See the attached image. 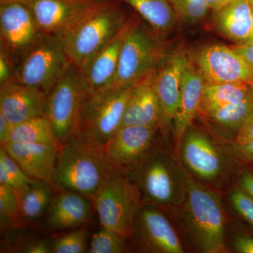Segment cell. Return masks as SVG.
I'll return each instance as SVG.
<instances>
[{
  "label": "cell",
  "mask_w": 253,
  "mask_h": 253,
  "mask_svg": "<svg viewBox=\"0 0 253 253\" xmlns=\"http://www.w3.org/2000/svg\"><path fill=\"white\" fill-rule=\"evenodd\" d=\"M134 85L109 87L86 96L82 109L80 134L104 147L122 124Z\"/></svg>",
  "instance_id": "9"
},
{
  "label": "cell",
  "mask_w": 253,
  "mask_h": 253,
  "mask_svg": "<svg viewBox=\"0 0 253 253\" xmlns=\"http://www.w3.org/2000/svg\"><path fill=\"white\" fill-rule=\"evenodd\" d=\"M180 208L181 224L196 249L205 253L228 252L225 216L216 193L189 176L187 196Z\"/></svg>",
  "instance_id": "3"
},
{
  "label": "cell",
  "mask_w": 253,
  "mask_h": 253,
  "mask_svg": "<svg viewBox=\"0 0 253 253\" xmlns=\"http://www.w3.org/2000/svg\"><path fill=\"white\" fill-rule=\"evenodd\" d=\"M85 83L81 71L70 62L62 77L47 94L46 116L59 145L80 134Z\"/></svg>",
  "instance_id": "7"
},
{
  "label": "cell",
  "mask_w": 253,
  "mask_h": 253,
  "mask_svg": "<svg viewBox=\"0 0 253 253\" xmlns=\"http://www.w3.org/2000/svg\"><path fill=\"white\" fill-rule=\"evenodd\" d=\"M44 35L26 4L17 0H0V49L16 66Z\"/></svg>",
  "instance_id": "10"
},
{
  "label": "cell",
  "mask_w": 253,
  "mask_h": 253,
  "mask_svg": "<svg viewBox=\"0 0 253 253\" xmlns=\"http://www.w3.org/2000/svg\"><path fill=\"white\" fill-rule=\"evenodd\" d=\"M89 240V231L86 229H76L53 240L51 253H88Z\"/></svg>",
  "instance_id": "32"
},
{
  "label": "cell",
  "mask_w": 253,
  "mask_h": 253,
  "mask_svg": "<svg viewBox=\"0 0 253 253\" xmlns=\"http://www.w3.org/2000/svg\"><path fill=\"white\" fill-rule=\"evenodd\" d=\"M60 191L54 196L46 213V229L51 231L73 229L90 220L92 208L88 197L68 190Z\"/></svg>",
  "instance_id": "21"
},
{
  "label": "cell",
  "mask_w": 253,
  "mask_h": 253,
  "mask_svg": "<svg viewBox=\"0 0 253 253\" xmlns=\"http://www.w3.org/2000/svg\"><path fill=\"white\" fill-rule=\"evenodd\" d=\"M9 142L59 145L49 120L46 116L13 126Z\"/></svg>",
  "instance_id": "27"
},
{
  "label": "cell",
  "mask_w": 253,
  "mask_h": 253,
  "mask_svg": "<svg viewBox=\"0 0 253 253\" xmlns=\"http://www.w3.org/2000/svg\"><path fill=\"white\" fill-rule=\"evenodd\" d=\"M53 240L33 239L23 245L21 253H51Z\"/></svg>",
  "instance_id": "36"
},
{
  "label": "cell",
  "mask_w": 253,
  "mask_h": 253,
  "mask_svg": "<svg viewBox=\"0 0 253 253\" xmlns=\"http://www.w3.org/2000/svg\"><path fill=\"white\" fill-rule=\"evenodd\" d=\"M109 166L104 147L78 134L59 145L53 184L93 198Z\"/></svg>",
  "instance_id": "4"
},
{
  "label": "cell",
  "mask_w": 253,
  "mask_h": 253,
  "mask_svg": "<svg viewBox=\"0 0 253 253\" xmlns=\"http://www.w3.org/2000/svg\"><path fill=\"white\" fill-rule=\"evenodd\" d=\"M236 149L241 158L246 162L253 165V141L241 145H236Z\"/></svg>",
  "instance_id": "42"
},
{
  "label": "cell",
  "mask_w": 253,
  "mask_h": 253,
  "mask_svg": "<svg viewBox=\"0 0 253 253\" xmlns=\"http://www.w3.org/2000/svg\"><path fill=\"white\" fill-rule=\"evenodd\" d=\"M1 146L32 179L53 184L59 145L8 142Z\"/></svg>",
  "instance_id": "20"
},
{
  "label": "cell",
  "mask_w": 253,
  "mask_h": 253,
  "mask_svg": "<svg viewBox=\"0 0 253 253\" xmlns=\"http://www.w3.org/2000/svg\"><path fill=\"white\" fill-rule=\"evenodd\" d=\"M190 61L185 49L177 47L168 51L156 70L154 86L162 109L164 126L173 121L177 111L183 75Z\"/></svg>",
  "instance_id": "15"
},
{
  "label": "cell",
  "mask_w": 253,
  "mask_h": 253,
  "mask_svg": "<svg viewBox=\"0 0 253 253\" xmlns=\"http://www.w3.org/2000/svg\"><path fill=\"white\" fill-rule=\"evenodd\" d=\"M126 172L137 188L143 205L163 210L180 208L184 204L189 174L166 150L154 146Z\"/></svg>",
  "instance_id": "1"
},
{
  "label": "cell",
  "mask_w": 253,
  "mask_h": 253,
  "mask_svg": "<svg viewBox=\"0 0 253 253\" xmlns=\"http://www.w3.org/2000/svg\"><path fill=\"white\" fill-rule=\"evenodd\" d=\"M195 66L206 83H244L253 82V70L232 47L222 44L206 46L196 52Z\"/></svg>",
  "instance_id": "12"
},
{
  "label": "cell",
  "mask_w": 253,
  "mask_h": 253,
  "mask_svg": "<svg viewBox=\"0 0 253 253\" xmlns=\"http://www.w3.org/2000/svg\"><path fill=\"white\" fill-rule=\"evenodd\" d=\"M162 38L139 19L126 39L110 87L133 85L156 71L168 54Z\"/></svg>",
  "instance_id": "6"
},
{
  "label": "cell",
  "mask_w": 253,
  "mask_h": 253,
  "mask_svg": "<svg viewBox=\"0 0 253 253\" xmlns=\"http://www.w3.org/2000/svg\"><path fill=\"white\" fill-rule=\"evenodd\" d=\"M179 145L181 162L198 179L212 181L223 174L225 167L224 157L204 133L189 127Z\"/></svg>",
  "instance_id": "14"
},
{
  "label": "cell",
  "mask_w": 253,
  "mask_h": 253,
  "mask_svg": "<svg viewBox=\"0 0 253 253\" xmlns=\"http://www.w3.org/2000/svg\"><path fill=\"white\" fill-rule=\"evenodd\" d=\"M16 64L14 60L0 49V84L12 81L14 78Z\"/></svg>",
  "instance_id": "35"
},
{
  "label": "cell",
  "mask_w": 253,
  "mask_h": 253,
  "mask_svg": "<svg viewBox=\"0 0 253 253\" xmlns=\"http://www.w3.org/2000/svg\"><path fill=\"white\" fill-rule=\"evenodd\" d=\"M236 251L241 253H253V239L247 236L236 238L234 243Z\"/></svg>",
  "instance_id": "39"
},
{
  "label": "cell",
  "mask_w": 253,
  "mask_h": 253,
  "mask_svg": "<svg viewBox=\"0 0 253 253\" xmlns=\"http://www.w3.org/2000/svg\"><path fill=\"white\" fill-rule=\"evenodd\" d=\"M235 0H206L210 11L213 13L217 12Z\"/></svg>",
  "instance_id": "43"
},
{
  "label": "cell",
  "mask_w": 253,
  "mask_h": 253,
  "mask_svg": "<svg viewBox=\"0 0 253 253\" xmlns=\"http://www.w3.org/2000/svg\"><path fill=\"white\" fill-rule=\"evenodd\" d=\"M36 179H32L10 156L2 146L0 148V184L11 187L15 191L29 185Z\"/></svg>",
  "instance_id": "29"
},
{
  "label": "cell",
  "mask_w": 253,
  "mask_h": 253,
  "mask_svg": "<svg viewBox=\"0 0 253 253\" xmlns=\"http://www.w3.org/2000/svg\"><path fill=\"white\" fill-rule=\"evenodd\" d=\"M235 141L236 145L246 144L253 141V113L236 131Z\"/></svg>",
  "instance_id": "37"
},
{
  "label": "cell",
  "mask_w": 253,
  "mask_h": 253,
  "mask_svg": "<svg viewBox=\"0 0 253 253\" xmlns=\"http://www.w3.org/2000/svg\"><path fill=\"white\" fill-rule=\"evenodd\" d=\"M125 5L120 0L95 3L63 35L68 59L82 73L126 25L130 14Z\"/></svg>",
  "instance_id": "2"
},
{
  "label": "cell",
  "mask_w": 253,
  "mask_h": 253,
  "mask_svg": "<svg viewBox=\"0 0 253 253\" xmlns=\"http://www.w3.org/2000/svg\"><path fill=\"white\" fill-rule=\"evenodd\" d=\"M126 236L102 227L89 240V253H123L126 252Z\"/></svg>",
  "instance_id": "30"
},
{
  "label": "cell",
  "mask_w": 253,
  "mask_h": 253,
  "mask_svg": "<svg viewBox=\"0 0 253 253\" xmlns=\"http://www.w3.org/2000/svg\"><path fill=\"white\" fill-rule=\"evenodd\" d=\"M233 207L245 220L253 226V199L241 188L234 189L230 195Z\"/></svg>",
  "instance_id": "34"
},
{
  "label": "cell",
  "mask_w": 253,
  "mask_h": 253,
  "mask_svg": "<svg viewBox=\"0 0 253 253\" xmlns=\"http://www.w3.org/2000/svg\"><path fill=\"white\" fill-rule=\"evenodd\" d=\"M250 3L253 2V0H249Z\"/></svg>",
  "instance_id": "47"
},
{
  "label": "cell",
  "mask_w": 253,
  "mask_h": 253,
  "mask_svg": "<svg viewBox=\"0 0 253 253\" xmlns=\"http://www.w3.org/2000/svg\"><path fill=\"white\" fill-rule=\"evenodd\" d=\"M239 184L240 188L253 199V174L249 172L243 173L240 176Z\"/></svg>",
  "instance_id": "41"
},
{
  "label": "cell",
  "mask_w": 253,
  "mask_h": 253,
  "mask_svg": "<svg viewBox=\"0 0 253 253\" xmlns=\"http://www.w3.org/2000/svg\"><path fill=\"white\" fill-rule=\"evenodd\" d=\"M250 97L249 84L244 83H206L200 111L204 113Z\"/></svg>",
  "instance_id": "26"
},
{
  "label": "cell",
  "mask_w": 253,
  "mask_h": 253,
  "mask_svg": "<svg viewBox=\"0 0 253 253\" xmlns=\"http://www.w3.org/2000/svg\"><path fill=\"white\" fill-rule=\"evenodd\" d=\"M139 18L131 14L122 29L100 50L87 68L82 73L87 96L108 89L112 84L117 71L123 44Z\"/></svg>",
  "instance_id": "16"
},
{
  "label": "cell",
  "mask_w": 253,
  "mask_h": 253,
  "mask_svg": "<svg viewBox=\"0 0 253 253\" xmlns=\"http://www.w3.org/2000/svg\"><path fill=\"white\" fill-rule=\"evenodd\" d=\"M47 95L17 82L0 84V113L11 126L46 116Z\"/></svg>",
  "instance_id": "17"
},
{
  "label": "cell",
  "mask_w": 253,
  "mask_h": 253,
  "mask_svg": "<svg viewBox=\"0 0 253 253\" xmlns=\"http://www.w3.org/2000/svg\"><path fill=\"white\" fill-rule=\"evenodd\" d=\"M250 96L253 102V82L251 84H249Z\"/></svg>",
  "instance_id": "44"
},
{
  "label": "cell",
  "mask_w": 253,
  "mask_h": 253,
  "mask_svg": "<svg viewBox=\"0 0 253 253\" xmlns=\"http://www.w3.org/2000/svg\"><path fill=\"white\" fill-rule=\"evenodd\" d=\"M159 129L154 126H120L104 147L108 163L121 170L130 169L154 147Z\"/></svg>",
  "instance_id": "13"
},
{
  "label": "cell",
  "mask_w": 253,
  "mask_h": 253,
  "mask_svg": "<svg viewBox=\"0 0 253 253\" xmlns=\"http://www.w3.org/2000/svg\"><path fill=\"white\" fill-rule=\"evenodd\" d=\"M251 7H252V12H253V2L251 3Z\"/></svg>",
  "instance_id": "46"
},
{
  "label": "cell",
  "mask_w": 253,
  "mask_h": 253,
  "mask_svg": "<svg viewBox=\"0 0 253 253\" xmlns=\"http://www.w3.org/2000/svg\"><path fill=\"white\" fill-rule=\"evenodd\" d=\"M93 198L101 226L126 239L132 238L136 214L143 204L126 171L110 166Z\"/></svg>",
  "instance_id": "5"
},
{
  "label": "cell",
  "mask_w": 253,
  "mask_h": 253,
  "mask_svg": "<svg viewBox=\"0 0 253 253\" xmlns=\"http://www.w3.org/2000/svg\"><path fill=\"white\" fill-rule=\"evenodd\" d=\"M83 1L90 3V4H95V3L99 2V1H104V0H83Z\"/></svg>",
  "instance_id": "45"
},
{
  "label": "cell",
  "mask_w": 253,
  "mask_h": 253,
  "mask_svg": "<svg viewBox=\"0 0 253 253\" xmlns=\"http://www.w3.org/2000/svg\"><path fill=\"white\" fill-rule=\"evenodd\" d=\"M177 20L196 23L204 19L210 11L206 0H169Z\"/></svg>",
  "instance_id": "33"
},
{
  "label": "cell",
  "mask_w": 253,
  "mask_h": 253,
  "mask_svg": "<svg viewBox=\"0 0 253 253\" xmlns=\"http://www.w3.org/2000/svg\"><path fill=\"white\" fill-rule=\"evenodd\" d=\"M134 9L160 37L171 31L177 21L169 0H120Z\"/></svg>",
  "instance_id": "25"
},
{
  "label": "cell",
  "mask_w": 253,
  "mask_h": 253,
  "mask_svg": "<svg viewBox=\"0 0 253 253\" xmlns=\"http://www.w3.org/2000/svg\"><path fill=\"white\" fill-rule=\"evenodd\" d=\"M28 6L46 35H63L91 5L83 0H17Z\"/></svg>",
  "instance_id": "18"
},
{
  "label": "cell",
  "mask_w": 253,
  "mask_h": 253,
  "mask_svg": "<svg viewBox=\"0 0 253 253\" xmlns=\"http://www.w3.org/2000/svg\"><path fill=\"white\" fill-rule=\"evenodd\" d=\"M214 14L218 31L228 40L236 44L253 41V12L249 0H235Z\"/></svg>",
  "instance_id": "23"
},
{
  "label": "cell",
  "mask_w": 253,
  "mask_h": 253,
  "mask_svg": "<svg viewBox=\"0 0 253 253\" xmlns=\"http://www.w3.org/2000/svg\"><path fill=\"white\" fill-rule=\"evenodd\" d=\"M54 187L52 183L36 179L29 185L15 191L24 222L38 220L47 213L54 199Z\"/></svg>",
  "instance_id": "24"
},
{
  "label": "cell",
  "mask_w": 253,
  "mask_h": 253,
  "mask_svg": "<svg viewBox=\"0 0 253 253\" xmlns=\"http://www.w3.org/2000/svg\"><path fill=\"white\" fill-rule=\"evenodd\" d=\"M205 84L204 77L191 60L183 75L180 101L173 120L174 134L179 144L200 112Z\"/></svg>",
  "instance_id": "22"
},
{
  "label": "cell",
  "mask_w": 253,
  "mask_h": 253,
  "mask_svg": "<svg viewBox=\"0 0 253 253\" xmlns=\"http://www.w3.org/2000/svg\"><path fill=\"white\" fill-rule=\"evenodd\" d=\"M253 113V102L250 96L242 102L228 105L204 115L214 124L237 131Z\"/></svg>",
  "instance_id": "28"
},
{
  "label": "cell",
  "mask_w": 253,
  "mask_h": 253,
  "mask_svg": "<svg viewBox=\"0 0 253 253\" xmlns=\"http://www.w3.org/2000/svg\"><path fill=\"white\" fill-rule=\"evenodd\" d=\"M1 229L6 230L23 221L19 202L14 189L0 184Z\"/></svg>",
  "instance_id": "31"
},
{
  "label": "cell",
  "mask_w": 253,
  "mask_h": 253,
  "mask_svg": "<svg viewBox=\"0 0 253 253\" xmlns=\"http://www.w3.org/2000/svg\"><path fill=\"white\" fill-rule=\"evenodd\" d=\"M232 48L253 70V40L243 44H236Z\"/></svg>",
  "instance_id": "38"
},
{
  "label": "cell",
  "mask_w": 253,
  "mask_h": 253,
  "mask_svg": "<svg viewBox=\"0 0 253 253\" xmlns=\"http://www.w3.org/2000/svg\"><path fill=\"white\" fill-rule=\"evenodd\" d=\"M69 63L63 35L44 34L18 63L12 81L47 95Z\"/></svg>",
  "instance_id": "8"
},
{
  "label": "cell",
  "mask_w": 253,
  "mask_h": 253,
  "mask_svg": "<svg viewBox=\"0 0 253 253\" xmlns=\"http://www.w3.org/2000/svg\"><path fill=\"white\" fill-rule=\"evenodd\" d=\"M12 126L0 113V143L4 145L9 142Z\"/></svg>",
  "instance_id": "40"
},
{
  "label": "cell",
  "mask_w": 253,
  "mask_h": 253,
  "mask_svg": "<svg viewBox=\"0 0 253 253\" xmlns=\"http://www.w3.org/2000/svg\"><path fill=\"white\" fill-rule=\"evenodd\" d=\"M156 71L134 84L121 126H154L160 129L164 126L162 109L155 89Z\"/></svg>",
  "instance_id": "19"
},
{
  "label": "cell",
  "mask_w": 253,
  "mask_h": 253,
  "mask_svg": "<svg viewBox=\"0 0 253 253\" xmlns=\"http://www.w3.org/2000/svg\"><path fill=\"white\" fill-rule=\"evenodd\" d=\"M132 237L144 253H183L184 247L172 223L161 208L142 205L136 214Z\"/></svg>",
  "instance_id": "11"
}]
</instances>
